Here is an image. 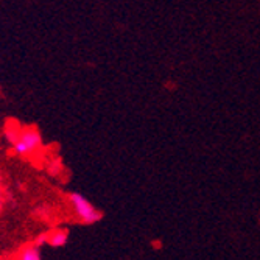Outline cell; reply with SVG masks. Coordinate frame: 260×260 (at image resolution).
Here are the masks:
<instances>
[{
	"mask_svg": "<svg viewBox=\"0 0 260 260\" xmlns=\"http://www.w3.org/2000/svg\"><path fill=\"white\" fill-rule=\"evenodd\" d=\"M2 207H4V195L0 192V210H2Z\"/></svg>",
	"mask_w": 260,
	"mask_h": 260,
	"instance_id": "obj_6",
	"label": "cell"
},
{
	"mask_svg": "<svg viewBox=\"0 0 260 260\" xmlns=\"http://www.w3.org/2000/svg\"><path fill=\"white\" fill-rule=\"evenodd\" d=\"M13 153L20 157H30L38 154L42 147V139L36 128H22L17 139L13 142Z\"/></svg>",
	"mask_w": 260,
	"mask_h": 260,
	"instance_id": "obj_1",
	"label": "cell"
},
{
	"mask_svg": "<svg viewBox=\"0 0 260 260\" xmlns=\"http://www.w3.org/2000/svg\"><path fill=\"white\" fill-rule=\"evenodd\" d=\"M66 242H67V232L62 229H55V231L47 234V243L55 246V248L66 245Z\"/></svg>",
	"mask_w": 260,
	"mask_h": 260,
	"instance_id": "obj_4",
	"label": "cell"
},
{
	"mask_svg": "<svg viewBox=\"0 0 260 260\" xmlns=\"http://www.w3.org/2000/svg\"><path fill=\"white\" fill-rule=\"evenodd\" d=\"M69 204L72 207L74 215L84 224H93L102 218L100 212L92 206V203L86 197L80 193H70Z\"/></svg>",
	"mask_w": 260,
	"mask_h": 260,
	"instance_id": "obj_2",
	"label": "cell"
},
{
	"mask_svg": "<svg viewBox=\"0 0 260 260\" xmlns=\"http://www.w3.org/2000/svg\"><path fill=\"white\" fill-rule=\"evenodd\" d=\"M13 260H42L39 246L36 243H33V245H27V246L20 248Z\"/></svg>",
	"mask_w": 260,
	"mask_h": 260,
	"instance_id": "obj_3",
	"label": "cell"
},
{
	"mask_svg": "<svg viewBox=\"0 0 260 260\" xmlns=\"http://www.w3.org/2000/svg\"><path fill=\"white\" fill-rule=\"evenodd\" d=\"M20 129H22V128H20L16 122H8V123H7V126H5V137H7V140L10 142L11 145H13V142L17 139Z\"/></svg>",
	"mask_w": 260,
	"mask_h": 260,
	"instance_id": "obj_5",
	"label": "cell"
}]
</instances>
